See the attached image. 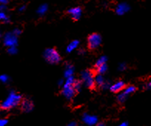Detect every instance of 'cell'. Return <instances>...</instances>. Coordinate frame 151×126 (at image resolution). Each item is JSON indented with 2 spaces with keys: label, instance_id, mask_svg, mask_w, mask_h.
Instances as JSON below:
<instances>
[{
  "label": "cell",
  "instance_id": "obj_22",
  "mask_svg": "<svg viewBox=\"0 0 151 126\" xmlns=\"http://www.w3.org/2000/svg\"><path fill=\"white\" fill-rule=\"evenodd\" d=\"M8 53L11 55L17 54V52H18L17 46H11V47H9L8 48Z\"/></svg>",
  "mask_w": 151,
  "mask_h": 126
},
{
  "label": "cell",
  "instance_id": "obj_7",
  "mask_svg": "<svg viewBox=\"0 0 151 126\" xmlns=\"http://www.w3.org/2000/svg\"><path fill=\"white\" fill-rule=\"evenodd\" d=\"M82 120L88 126H93L96 125L98 122V118L96 116L91 115V114H84L82 116Z\"/></svg>",
  "mask_w": 151,
  "mask_h": 126
},
{
  "label": "cell",
  "instance_id": "obj_12",
  "mask_svg": "<svg viewBox=\"0 0 151 126\" xmlns=\"http://www.w3.org/2000/svg\"><path fill=\"white\" fill-rule=\"evenodd\" d=\"M74 67L71 64H67L65 66V71H64V75L65 78L70 77V76H73L74 73Z\"/></svg>",
  "mask_w": 151,
  "mask_h": 126
},
{
  "label": "cell",
  "instance_id": "obj_1",
  "mask_svg": "<svg viewBox=\"0 0 151 126\" xmlns=\"http://www.w3.org/2000/svg\"><path fill=\"white\" fill-rule=\"evenodd\" d=\"M22 98V96L15 91H11L8 96V97L2 102L1 108L3 110H10L16 108L20 105Z\"/></svg>",
  "mask_w": 151,
  "mask_h": 126
},
{
  "label": "cell",
  "instance_id": "obj_29",
  "mask_svg": "<svg viewBox=\"0 0 151 126\" xmlns=\"http://www.w3.org/2000/svg\"><path fill=\"white\" fill-rule=\"evenodd\" d=\"M64 83H65V81H64L63 79H60V80H59V82H58V85H59V86H62V85H64Z\"/></svg>",
  "mask_w": 151,
  "mask_h": 126
},
{
  "label": "cell",
  "instance_id": "obj_10",
  "mask_svg": "<svg viewBox=\"0 0 151 126\" xmlns=\"http://www.w3.org/2000/svg\"><path fill=\"white\" fill-rule=\"evenodd\" d=\"M125 87V83L123 81H118V82L113 83L110 86V90L113 93H119L122 90H124Z\"/></svg>",
  "mask_w": 151,
  "mask_h": 126
},
{
  "label": "cell",
  "instance_id": "obj_28",
  "mask_svg": "<svg viewBox=\"0 0 151 126\" xmlns=\"http://www.w3.org/2000/svg\"><path fill=\"white\" fill-rule=\"evenodd\" d=\"M145 88H146V89H148V90L150 89V88H151V82H147V83L145 84Z\"/></svg>",
  "mask_w": 151,
  "mask_h": 126
},
{
  "label": "cell",
  "instance_id": "obj_5",
  "mask_svg": "<svg viewBox=\"0 0 151 126\" xmlns=\"http://www.w3.org/2000/svg\"><path fill=\"white\" fill-rule=\"evenodd\" d=\"M4 44L8 48L11 46H17L18 43V37L14 35L12 32H8L4 36Z\"/></svg>",
  "mask_w": 151,
  "mask_h": 126
},
{
  "label": "cell",
  "instance_id": "obj_27",
  "mask_svg": "<svg viewBox=\"0 0 151 126\" xmlns=\"http://www.w3.org/2000/svg\"><path fill=\"white\" fill-rule=\"evenodd\" d=\"M5 9H6V6H5V5H3V4H0V12L5 11Z\"/></svg>",
  "mask_w": 151,
  "mask_h": 126
},
{
  "label": "cell",
  "instance_id": "obj_3",
  "mask_svg": "<svg viewBox=\"0 0 151 126\" xmlns=\"http://www.w3.org/2000/svg\"><path fill=\"white\" fill-rule=\"evenodd\" d=\"M94 77L95 76L91 71L85 70L81 73V82L88 88H93L96 85Z\"/></svg>",
  "mask_w": 151,
  "mask_h": 126
},
{
  "label": "cell",
  "instance_id": "obj_6",
  "mask_svg": "<svg viewBox=\"0 0 151 126\" xmlns=\"http://www.w3.org/2000/svg\"><path fill=\"white\" fill-rule=\"evenodd\" d=\"M76 91L74 90L73 85H66L64 83L62 85V94L63 95L64 97L66 98L67 99H71L74 97L76 95Z\"/></svg>",
  "mask_w": 151,
  "mask_h": 126
},
{
  "label": "cell",
  "instance_id": "obj_2",
  "mask_svg": "<svg viewBox=\"0 0 151 126\" xmlns=\"http://www.w3.org/2000/svg\"><path fill=\"white\" fill-rule=\"evenodd\" d=\"M44 58L48 63L53 65L58 64L61 61V56L54 48H47L44 52Z\"/></svg>",
  "mask_w": 151,
  "mask_h": 126
},
{
  "label": "cell",
  "instance_id": "obj_25",
  "mask_svg": "<svg viewBox=\"0 0 151 126\" xmlns=\"http://www.w3.org/2000/svg\"><path fill=\"white\" fill-rule=\"evenodd\" d=\"M118 68L119 70L121 71H124L126 68H127V65H126L125 63H124V62H123V63H120Z\"/></svg>",
  "mask_w": 151,
  "mask_h": 126
},
{
  "label": "cell",
  "instance_id": "obj_13",
  "mask_svg": "<svg viewBox=\"0 0 151 126\" xmlns=\"http://www.w3.org/2000/svg\"><path fill=\"white\" fill-rule=\"evenodd\" d=\"M79 45V40H73L71 42H70L68 44V45L67 46L66 50L68 53H70V52L73 51L74 50L77 48Z\"/></svg>",
  "mask_w": 151,
  "mask_h": 126
},
{
  "label": "cell",
  "instance_id": "obj_17",
  "mask_svg": "<svg viewBox=\"0 0 151 126\" xmlns=\"http://www.w3.org/2000/svg\"><path fill=\"white\" fill-rule=\"evenodd\" d=\"M107 58L105 56H101L97 59L96 62V68L99 67V66H101V65H104L107 63Z\"/></svg>",
  "mask_w": 151,
  "mask_h": 126
},
{
  "label": "cell",
  "instance_id": "obj_21",
  "mask_svg": "<svg viewBox=\"0 0 151 126\" xmlns=\"http://www.w3.org/2000/svg\"><path fill=\"white\" fill-rule=\"evenodd\" d=\"M0 22H9V18L4 11L0 12Z\"/></svg>",
  "mask_w": 151,
  "mask_h": 126
},
{
  "label": "cell",
  "instance_id": "obj_36",
  "mask_svg": "<svg viewBox=\"0 0 151 126\" xmlns=\"http://www.w3.org/2000/svg\"><path fill=\"white\" fill-rule=\"evenodd\" d=\"M1 37H2V34H1V32H0V39H1Z\"/></svg>",
  "mask_w": 151,
  "mask_h": 126
},
{
  "label": "cell",
  "instance_id": "obj_24",
  "mask_svg": "<svg viewBox=\"0 0 151 126\" xmlns=\"http://www.w3.org/2000/svg\"><path fill=\"white\" fill-rule=\"evenodd\" d=\"M12 33L14 34V35H16L17 37H18V36H19L20 34H22V30L19 28H15L14 30H13Z\"/></svg>",
  "mask_w": 151,
  "mask_h": 126
},
{
  "label": "cell",
  "instance_id": "obj_11",
  "mask_svg": "<svg viewBox=\"0 0 151 126\" xmlns=\"http://www.w3.org/2000/svg\"><path fill=\"white\" fill-rule=\"evenodd\" d=\"M129 10H130V6L127 3H120L116 8V13L118 15L122 16L126 14L127 11H129Z\"/></svg>",
  "mask_w": 151,
  "mask_h": 126
},
{
  "label": "cell",
  "instance_id": "obj_26",
  "mask_svg": "<svg viewBox=\"0 0 151 126\" xmlns=\"http://www.w3.org/2000/svg\"><path fill=\"white\" fill-rule=\"evenodd\" d=\"M8 122L7 119H0V126H5Z\"/></svg>",
  "mask_w": 151,
  "mask_h": 126
},
{
  "label": "cell",
  "instance_id": "obj_33",
  "mask_svg": "<svg viewBox=\"0 0 151 126\" xmlns=\"http://www.w3.org/2000/svg\"><path fill=\"white\" fill-rule=\"evenodd\" d=\"M25 10V6L24 5H22L19 8V11H24Z\"/></svg>",
  "mask_w": 151,
  "mask_h": 126
},
{
  "label": "cell",
  "instance_id": "obj_35",
  "mask_svg": "<svg viewBox=\"0 0 151 126\" xmlns=\"http://www.w3.org/2000/svg\"><path fill=\"white\" fill-rule=\"evenodd\" d=\"M118 126H128V125H127V122H122V124H120Z\"/></svg>",
  "mask_w": 151,
  "mask_h": 126
},
{
  "label": "cell",
  "instance_id": "obj_23",
  "mask_svg": "<svg viewBox=\"0 0 151 126\" xmlns=\"http://www.w3.org/2000/svg\"><path fill=\"white\" fill-rule=\"evenodd\" d=\"M9 76L6 74H2L0 76V81L3 83H7V82H9Z\"/></svg>",
  "mask_w": 151,
  "mask_h": 126
},
{
  "label": "cell",
  "instance_id": "obj_9",
  "mask_svg": "<svg viewBox=\"0 0 151 126\" xmlns=\"http://www.w3.org/2000/svg\"><path fill=\"white\" fill-rule=\"evenodd\" d=\"M82 8L80 7H75L68 10V14L74 20H79L82 16Z\"/></svg>",
  "mask_w": 151,
  "mask_h": 126
},
{
  "label": "cell",
  "instance_id": "obj_4",
  "mask_svg": "<svg viewBox=\"0 0 151 126\" xmlns=\"http://www.w3.org/2000/svg\"><path fill=\"white\" fill-rule=\"evenodd\" d=\"M101 42H102V40H101V37L99 34H96V33L91 34L88 38V48L90 49H92V50L98 48L101 45Z\"/></svg>",
  "mask_w": 151,
  "mask_h": 126
},
{
  "label": "cell",
  "instance_id": "obj_15",
  "mask_svg": "<svg viewBox=\"0 0 151 126\" xmlns=\"http://www.w3.org/2000/svg\"><path fill=\"white\" fill-rule=\"evenodd\" d=\"M47 9H48V6L46 4H43V5H40L39 7V8L37 9V13L39 15L42 16L44 14H45V13L47 11Z\"/></svg>",
  "mask_w": 151,
  "mask_h": 126
},
{
  "label": "cell",
  "instance_id": "obj_18",
  "mask_svg": "<svg viewBox=\"0 0 151 126\" xmlns=\"http://www.w3.org/2000/svg\"><path fill=\"white\" fill-rule=\"evenodd\" d=\"M107 64L101 65V66L96 67V71L98 73V74H104L107 72Z\"/></svg>",
  "mask_w": 151,
  "mask_h": 126
},
{
  "label": "cell",
  "instance_id": "obj_31",
  "mask_svg": "<svg viewBox=\"0 0 151 126\" xmlns=\"http://www.w3.org/2000/svg\"><path fill=\"white\" fill-rule=\"evenodd\" d=\"M85 50H84V49H80V50H79V53L80 55L85 54Z\"/></svg>",
  "mask_w": 151,
  "mask_h": 126
},
{
  "label": "cell",
  "instance_id": "obj_8",
  "mask_svg": "<svg viewBox=\"0 0 151 126\" xmlns=\"http://www.w3.org/2000/svg\"><path fill=\"white\" fill-rule=\"evenodd\" d=\"M21 108L24 112L29 113L32 111L34 108V105L32 100L29 99H25L24 100H22L21 102Z\"/></svg>",
  "mask_w": 151,
  "mask_h": 126
},
{
  "label": "cell",
  "instance_id": "obj_20",
  "mask_svg": "<svg viewBox=\"0 0 151 126\" xmlns=\"http://www.w3.org/2000/svg\"><path fill=\"white\" fill-rule=\"evenodd\" d=\"M127 97H128V96H127V95H126L124 93L122 92L118 95L117 99H118L119 102H121V103H124V102H126V100L127 99Z\"/></svg>",
  "mask_w": 151,
  "mask_h": 126
},
{
  "label": "cell",
  "instance_id": "obj_19",
  "mask_svg": "<svg viewBox=\"0 0 151 126\" xmlns=\"http://www.w3.org/2000/svg\"><path fill=\"white\" fill-rule=\"evenodd\" d=\"M82 82L79 80H75V82H74L73 85V87L74 90H75V91L76 93L79 92V91H81V89H82Z\"/></svg>",
  "mask_w": 151,
  "mask_h": 126
},
{
  "label": "cell",
  "instance_id": "obj_34",
  "mask_svg": "<svg viewBox=\"0 0 151 126\" xmlns=\"http://www.w3.org/2000/svg\"><path fill=\"white\" fill-rule=\"evenodd\" d=\"M96 126H105V125H104L103 122H99V123H96Z\"/></svg>",
  "mask_w": 151,
  "mask_h": 126
},
{
  "label": "cell",
  "instance_id": "obj_16",
  "mask_svg": "<svg viewBox=\"0 0 151 126\" xmlns=\"http://www.w3.org/2000/svg\"><path fill=\"white\" fill-rule=\"evenodd\" d=\"M136 87L133 86V85H129V86L126 87V88H124V91H123V93H124L126 95L129 96L130 94L134 93L135 91H136Z\"/></svg>",
  "mask_w": 151,
  "mask_h": 126
},
{
  "label": "cell",
  "instance_id": "obj_14",
  "mask_svg": "<svg viewBox=\"0 0 151 126\" xmlns=\"http://www.w3.org/2000/svg\"><path fill=\"white\" fill-rule=\"evenodd\" d=\"M94 81H95V85H98L99 87L102 86L106 82L105 78L104 77V76L102 74H97L94 77Z\"/></svg>",
  "mask_w": 151,
  "mask_h": 126
},
{
  "label": "cell",
  "instance_id": "obj_30",
  "mask_svg": "<svg viewBox=\"0 0 151 126\" xmlns=\"http://www.w3.org/2000/svg\"><path fill=\"white\" fill-rule=\"evenodd\" d=\"M8 0H0V4H3V5H5V4L8 3Z\"/></svg>",
  "mask_w": 151,
  "mask_h": 126
},
{
  "label": "cell",
  "instance_id": "obj_32",
  "mask_svg": "<svg viewBox=\"0 0 151 126\" xmlns=\"http://www.w3.org/2000/svg\"><path fill=\"white\" fill-rule=\"evenodd\" d=\"M67 126H77V125H76V122H70V124H68Z\"/></svg>",
  "mask_w": 151,
  "mask_h": 126
}]
</instances>
